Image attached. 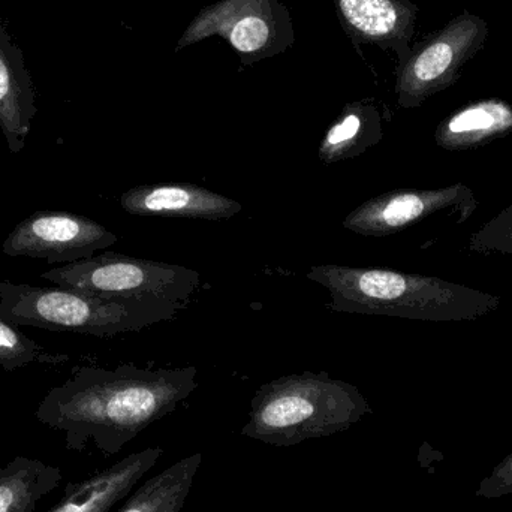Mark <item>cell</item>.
<instances>
[{"instance_id":"cell-14","label":"cell","mask_w":512,"mask_h":512,"mask_svg":"<svg viewBox=\"0 0 512 512\" xmlns=\"http://www.w3.org/2000/svg\"><path fill=\"white\" fill-rule=\"evenodd\" d=\"M512 132V105L501 98L480 99L445 117L435 132L438 147L448 152L480 149Z\"/></svg>"},{"instance_id":"cell-20","label":"cell","mask_w":512,"mask_h":512,"mask_svg":"<svg viewBox=\"0 0 512 512\" xmlns=\"http://www.w3.org/2000/svg\"><path fill=\"white\" fill-rule=\"evenodd\" d=\"M508 495H512V453L481 481L477 489L478 498L499 499Z\"/></svg>"},{"instance_id":"cell-9","label":"cell","mask_w":512,"mask_h":512,"mask_svg":"<svg viewBox=\"0 0 512 512\" xmlns=\"http://www.w3.org/2000/svg\"><path fill=\"white\" fill-rule=\"evenodd\" d=\"M116 243V234L93 219L63 210H39L8 234L2 251L12 258L24 256L45 259L48 264H69Z\"/></svg>"},{"instance_id":"cell-3","label":"cell","mask_w":512,"mask_h":512,"mask_svg":"<svg viewBox=\"0 0 512 512\" xmlns=\"http://www.w3.org/2000/svg\"><path fill=\"white\" fill-rule=\"evenodd\" d=\"M372 412L355 385L328 373L280 376L256 391L242 435L271 447H294L346 432Z\"/></svg>"},{"instance_id":"cell-17","label":"cell","mask_w":512,"mask_h":512,"mask_svg":"<svg viewBox=\"0 0 512 512\" xmlns=\"http://www.w3.org/2000/svg\"><path fill=\"white\" fill-rule=\"evenodd\" d=\"M57 466L17 456L0 466V512H33L62 483Z\"/></svg>"},{"instance_id":"cell-8","label":"cell","mask_w":512,"mask_h":512,"mask_svg":"<svg viewBox=\"0 0 512 512\" xmlns=\"http://www.w3.org/2000/svg\"><path fill=\"white\" fill-rule=\"evenodd\" d=\"M457 213L465 224L478 210L474 191L465 183L438 189H399L370 198L352 210L343 228L364 237H387L441 212Z\"/></svg>"},{"instance_id":"cell-4","label":"cell","mask_w":512,"mask_h":512,"mask_svg":"<svg viewBox=\"0 0 512 512\" xmlns=\"http://www.w3.org/2000/svg\"><path fill=\"white\" fill-rule=\"evenodd\" d=\"M185 307L159 298L99 297L62 286L0 282V315L18 327L111 337L170 321Z\"/></svg>"},{"instance_id":"cell-6","label":"cell","mask_w":512,"mask_h":512,"mask_svg":"<svg viewBox=\"0 0 512 512\" xmlns=\"http://www.w3.org/2000/svg\"><path fill=\"white\" fill-rule=\"evenodd\" d=\"M210 36H221L248 66L285 53L295 42L291 12L280 0H219L191 21L177 51Z\"/></svg>"},{"instance_id":"cell-1","label":"cell","mask_w":512,"mask_h":512,"mask_svg":"<svg viewBox=\"0 0 512 512\" xmlns=\"http://www.w3.org/2000/svg\"><path fill=\"white\" fill-rule=\"evenodd\" d=\"M197 373L195 366L74 367L62 385L45 394L35 417L65 435L66 450L83 453L93 447L113 457L147 427L176 411L197 390Z\"/></svg>"},{"instance_id":"cell-12","label":"cell","mask_w":512,"mask_h":512,"mask_svg":"<svg viewBox=\"0 0 512 512\" xmlns=\"http://www.w3.org/2000/svg\"><path fill=\"white\" fill-rule=\"evenodd\" d=\"M162 456V448H146L84 480L69 483L59 504L48 512H110L131 495Z\"/></svg>"},{"instance_id":"cell-2","label":"cell","mask_w":512,"mask_h":512,"mask_svg":"<svg viewBox=\"0 0 512 512\" xmlns=\"http://www.w3.org/2000/svg\"><path fill=\"white\" fill-rule=\"evenodd\" d=\"M307 279L331 295V310L429 322L475 321L495 312L501 297L460 283L379 267L315 265Z\"/></svg>"},{"instance_id":"cell-19","label":"cell","mask_w":512,"mask_h":512,"mask_svg":"<svg viewBox=\"0 0 512 512\" xmlns=\"http://www.w3.org/2000/svg\"><path fill=\"white\" fill-rule=\"evenodd\" d=\"M468 251L512 255V204L469 237Z\"/></svg>"},{"instance_id":"cell-18","label":"cell","mask_w":512,"mask_h":512,"mask_svg":"<svg viewBox=\"0 0 512 512\" xmlns=\"http://www.w3.org/2000/svg\"><path fill=\"white\" fill-rule=\"evenodd\" d=\"M71 360L63 352H53L39 345L18 330V325L12 324L0 315V367L6 372L29 366V364H45V366H60Z\"/></svg>"},{"instance_id":"cell-7","label":"cell","mask_w":512,"mask_h":512,"mask_svg":"<svg viewBox=\"0 0 512 512\" xmlns=\"http://www.w3.org/2000/svg\"><path fill=\"white\" fill-rule=\"evenodd\" d=\"M489 24L480 15L463 11L442 29L430 33L411 48L408 59L397 63V104L418 108L457 83L463 66L483 50Z\"/></svg>"},{"instance_id":"cell-16","label":"cell","mask_w":512,"mask_h":512,"mask_svg":"<svg viewBox=\"0 0 512 512\" xmlns=\"http://www.w3.org/2000/svg\"><path fill=\"white\" fill-rule=\"evenodd\" d=\"M203 463L194 453L144 481L117 512H182Z\"/></svg>"},{"instance_id":"cell-13","label":"cell","mask_w":512,"mask_h":512,"mask_svg":"<svg viewBox=\"0 0 512 512\" xmlns=\"http://www.w3.org/2000/svg\"><path fill=\"white\" fill-rule=\"evenodd\" d=\"M38 108L23 50L0 21V131L11 153H20Z\"/></svg>"},{"instance_id":"cell-5","label":"cell","mask_w":512,"mask_h":512,"mask_svg":"<svg viewBox=\"0 0 512 512\" xmlns=\"http://www.w3.org/2000/svg\"><path fill=\"white\" fill-rule=\"evenodd\" d=\"M41 279L99 297L159 298L186 306L200 286L197 270L116 252L51 268Z\"/></svg>"},{"instance_id":"cell-11","label":"cell","mask_w":512,"mask_h":512,"mask_svg":"<svg viewBox=\"0 0 512 512\" xmlns=\"http://www.w3.org/2000/svg\"><path fill=\"white\" fill-rule=\"evenodd\" d=\"M120 206L126 213L134 216L213 222L233 218L243 209L239 201L191 183L135 186L122 195Z\"/></svg>"},{"instance_id":"cell-10","label":"cell","mask_w":512,"mask_h":512,"mask_svg":"<svg viewBox=\"0 0 512 512\" xmlns=\"http://www.w3.org/2000/svg\"><path fill=\"white\" fill-rule=\"evenodd\" d=\"M340 26L355 47L376 45L394 51L397 63L411 53L418 6L411 0H333Z\"/></svg>"},{"instance_id":"cell-15","label":"cell","mask_w":512,"mask_h":512,"mask_svg":"<svg viewBox=\"0 0 512 512\" xmlns=\"http://www.w3.org/2000/svg\"><path fill=\"white\" fill-rule=\"evenodd\" d=\"M382 137V117L375 102H348L319 144V161L330 165L357 158L376 146Z\"/></svg>"}]
</instances>
